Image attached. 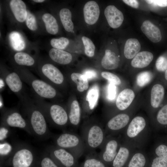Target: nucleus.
Here are the masks:
<instances>
[{
	"label": "nucleus",
	"mask_w": 167,
	"mask_h": 167,
	"mask_svg": "<svg viewBox=\"0 0 167 167\" xmlns=\"http://www.w3.org/2000/svg\"><path fill=\"white\" fill-rule=\"evenodd\" d=\"M21 101L23 110L29 125L32 135L38 138L45 139L51 136L45 117L41 108L26 97Z\"/></svg>",
	"instance_id": "obj_1"
},
{
	"label": "nucleus",
	"mask_w": 167,
	"mask_h": 167,
	"mask_svg": "<svg viewBox=\"0 0 167 167\" xmlns=\"http://www.w3.org/2000/svg\"><path fill=\"white\" fill-rule=\"evenodd\" d=\"M150 131L145 119L138 116L131 120L121 135L122 140L136 149H142L148 142Z\"/></svg>",
	"instance_id": "obj_2"
},
{
	"label": "nucleus",
	"mask_w": 167,
	"mask_h": 167,
	"mask_svg": "<svg viewBox=\"0 0 167 167\" xmlns=\"http://www.w3.org/2000/svg\"><path fill=\"white\" fill-rule=\"evenodd\" d=\"M81 135L84 142L85 153H96L104 143L106 135L105 127L101 125L94 123L85 124L81 128Z\"/></svg>",
	"instance_id": "obj_3"
},
{
	"label": "nucleus",
	"mask_w": 167,
	"mask_h": 167,
	"mask_svg": "<svg viewBox=\"0 0 167 167\" xmlns=\"http://www.w3.org/2000/svg\"><path fill=\"white\" fill-rule=\"evenodd\" d=\"M35 103L43 111L47 120L54 126L65 130L69 123L68 113L62 106L53 104L35 96Z\"/></svg>",
	"instance_id": "obj_4"
},
{
	"label": "nucleus",
	"mask_w": 167,
	"mask_h": 167,
	"mask_svg": "<svg viewBox=\"0 0 167 167\" xmlns=\"http://www.w3.org/2000/svg\"><path fill=\"white\" fill-rule=\"evenodd\" d=\"M23 81L27 84L35 94V96L42 99H52L57 95V92L54 87L43 80L36 78L25 70L16 71Z\"/></svg>",
	"instance_id": "obj_5"
},
{
	"label": "nucleus",
	"mask_w": 167,
	"mask_h": 167,
	"mask_svg": "<svg viewBox=\"0 0 167 167\" xmlns=\"http://www.w3.org/2000/svg\"><path fill=\"white\" fill-rule=\"evenodd\" d=\"M54 140V145L67 150L76 158L85 153L84 144L81 136L74 132L64 131L55 136Z\"/></svg>",
	"instance_id": "obj_6"
},
{
	"label": "nucleus",
	"mask_w": 167,
	"mask_h": 167,
	"mask_svg": "<svg viewBox=\"0 0 167 167\" xmlns=\"http://www.w3.org/2000/svg\"><path fill=\"white\" fill-rule=\"evenodd\" d=\"M122 141L121 135H106L105 141L99 148L98 157L108 166L111 165L117 154Z\"/></svg>",
	"instance_id": "obj_7"
},
{
	"label": "nucleus",
	"mask_w": 167,
	"mask_h": 167,
	"mask_svg": "<svg viewBox=\"0 0 167 167\" xmlns=\"http://www.w3.org/2000/svg\"><path fill=\"white\" fill-rule=\"evenodd\" d=\"M35 153L32 148L26 144L15 146L11 155L13 167H30L34 161Z\"/></svg>",
	"instance_id": "obj_8"
},
{
	"label": "nucleus",
	"mask_w": 167,
	"mask_h": 167,
	"mask_svg": "<svg viewBox=\"0 0 167 167\" xmlns=\"http://www.w3.org/2000/svg\"><path fill=\"white\" fill-rule=\"evenodd\" d=\"M1 113V125L9 127L20 128L32 135L27 120L23 117L18 110L16 109H6Z\"/></svg>",
	"instance_id": "obj_9"
},
{
	"label": "nucleus",
	"mask_w": 167,
	"mask_h": 167,
	"mask_svg": "<svg viewBox=\"0 0 167 167\" xmlns=\"http://www.w3.org/2000/svg\"><path fill=\"white\" fill-rule=\"evenodd\" d=\"M130 115L126 113L115 115L109 119L105 127L106 135H121L131 120Z\"/></svg>",
	"instance_id": "obj_10"
},
{
	"label": "nucleus",
	"mask_w": 167,
	"mask_h": 167,
	"mask_svg": "<svg viewBox=\"0 0 167 167\" xmlns=\"http://www.w3.org/2000/svg\"><path fill=\"white\" fill-rule=\"evenodd\" d=\"M46 152L54 161H57L63 167H74L76 157L67 150L55 145H50Z\"/></svg>",
	"instance_id": "obj_11"
},
{
	"label": "nucleus",
	"mask_w": 167,
	"mask_h": 167,
	"mask_svg": "<svg viewBox=\"0 0 167 167\" xmlns=\"http://www.w3.org/2000/svg\"><path fill=\"white\" fill-rule=\"evenodd\" d=\"M40 76L43 80L52 84L60 85L64 81V77L61 71L53 65L49 63L43 64L39 70Z\"/></svg>",
	"instance_id": "obj_12"
},
{
	"label": "nucleus",
	"mask_w": 167,
	"mask_h": 167,
	"mask_svg": "<svg viewBox=\"0 0 167 167\" xmlns=\"http://www.w3.org/2000/svg\"><path fill=\"white\" fill-rule=\"evenodd\" d=\"M137 149L122 140L118 151L111 167H126L133 154Z\"/></svg>",
	"instance_id": "obj_13"
},
{
	"label": "nucleus",
	"mask_w": 167,
	"mask_h": 167,
	"mask_svg": "<svg viewBox=\"0 0 167 167\" xmlns=\"http://www.w3.org/2000/svg\"><path fill=\"white\" fill-rule=\"evenodd\" d=\"M0 76L3 78L10 90L19 97L21 101L26 96L24 94L23 80L16 72L6 73Z\"/></svg>",
	"instance_id": "obj_14"
},
{
	"label": "nucleus",
	"mask_w": 167,
	"mask_h": 167,
	"mask_svg": "<svg viewBox=\"0 0 167 167\" xmlns=\"http://www.w3.org/2000/svg\"><path fill=\"white\" fill-rule=\"evenodd\" d=\"M104 14L108 24L112 28L119 27L123 21L122 12L113 5L107 6L104 11Z\"/></svg>",
	"instance_id": "obj_15"
},
{
	"label": "nucleus",
	"mask_w": 167,
	"mask_h": 167,
	"mask_svg": "<svg viewBox=\"0 0 167 167\" xmlns=\"http://www.w3.org/2000/svg\"><path fill=\"white\" fill-rule=\"evenodd\" d=\"M83 12L85 22L88 24L93 25L99 18L100 10L98 4L94 1H91L85 4Z\"/></svg>",
	"instance_id": "obj_16"
},
{
	"label": "nucleus",
	"mask_w": 167,
	"mask_h": 167,
	"mask_svg": "<svg viewBox=\"0 0 167 167\" xmlns=\"http://www.w3.org/2000/svg\"><path fill=\"white\" fill-rule=\"evenodd\" d=\"M150 157L142 149H137L126 167H150Z\"/></svg>",
	"instance_id": "obj_17"
},
{
	"label": "nucleus",
	"mask_w": 167,
	"mask_h": 167,
	"mask_svg": "<svg viewBox=\"0 0 167 167\" xmlns=\"http://www.w3.org/2000/svg\"><path fill=\"white\" fill-rule=\"evenodd\" d=\"M135 97L134 91L129 88H126L121 92L118 96L116 105L119 110L126 109L130 106Z\"/></svg>",
	"instance_id": "obj_18"
},
{
	"label": "nucleus",
	"mask_w": 167,
	"mask_h": 167,
	"mask_svg": "<svg viewBox=\"0 0 167 167\" xmlns=\"http://www.w3.org/2000/svg\"><path fill=\"white\" fill-rule=\"evenodd\" d=\"M141 29L147 38L152 42L157 43L161 39V35L159 28L150 21L143 22Z\"/></svg>",
	"instance_id": "obj_19"
},
{
	"label": "nucleus",
	"mask_w": 167,
	"mask_h": 167,
	"mask_svg": "<svg viewBox=\"0 0 167 167\" xmlns=\"http://www.w3.org/2000/svg\"><path fill=\"white\" fill-rule=\"evenodd\" d=\"M153 123V128L156 131L167 132V103L158 110Z\"/></svg>",
	"instance_id": "obj_20"
},
{
	"label": "nucleus",
	"mask_w": 167,
	"mask_h": 167,
	"mask_svg": "<svg viewBox=\"0 0 167 167\" xmlns=\"http://www.w3.org/2000/svg\"><path fill=\"white\" fill-rule=\"evenodd\" d=\"M165 90L164 86L160 84L154 85L151 92V105L152 108L157 109L160 106L164 98Z\"/></svg>",
	"instance_id": "obj_21"
},
{
	"label": "nucleus",
	"mask_w": 167,
	"mask_h": 167,
	"mask_svg": "<svg viewBox=\"0 0 167 167\" xmlns=\"http://www.w3.org/2000/svg\"><path fill=\"white\" fill-rule=\"evenodd\" d=\"M10 6L16 19L22 22L26 19L27 11L24 2L21 0H12L10 2Z\"/></svg>",
	"instance_id": "obj_22"
},
{
	"label": "nucleus",
	"mask_w": 167,
	"mask_h": 167,
	"mask_svg": "<svg viewBox=\"0 0 167 167\" xmlns=\"http://www.w3.org/2000/svg\"><path fill=\"white\" fill-rule=\"evenodd\" d=\"M153 58L152 53L147 51L138 53L131 62V65L135 68H143L148 66Z\"/></svg>",
	"instance_id": "obj_23"
},
{
	"label": "nucleus",
	"mask_w": 167,
	"mask_h": 167,
	"mask_svg": "<svg viewBox=\"0 0 167 167\" xmlns=\"http://www.w3.org/2000/svg\"><path fill=\"white\" fill-rule=\"evenodd\" d=\"M49 54L52 60L60 64H68L72 60L71 55L63 50L52 48L49 51Z\"/></svg>",
	"instance_id": "obj_24"
},
{
	"label": "nucleus",
	"mask_w": 167,
	"mask_h": 167,
	"mask_svg": "<svg viewBox=\"0 0 167 167\" xmlns=\"http://www.w3.org/2000/svg\"><path fill=\"white\" fill-rule=\"evenodd\" d=\"M68 114L69 123L73 129H77L81 118V109L77 101L74 100L71 102Z\"/></svg>",
	"instance_id": "obj_25"
},
{
	"label": "nucleus",
	"mask_w": 167,
	"mask_h": 167,
	"mask_svg": "<svg viewBox=\"0 0 167 167\" xmlns=\"http://www.w3.org/2000/svg\"><path fill=\"white\" fill-rule=\"evenodd\" d=\"M140 49V44L137 39L129 38L126 41L125 45L124 56L127 59H132L139 53Z\"/></svg>",
	"instance_id": "obj_26"
},
{
	"label": "nucleus",
	"mask_w": 167,
	"mask_h": 167,
	"mask_svg": "<svg viewBox=\"0 0 167 167\" xmlns=\"http://www.w3.org/2000/svg\"><path fill=\"white\" fill-rule=\"evenodd\" d=\"M119 62V58L114 52L109 49L105 50V54L101 61V64L103 68L107 70L115 69L118 67Z\"/></svg>",
	"instance_id": "obj_27"
},
{
	"label": "nucleus",
	"mask_w": 167,
	"mask_h": 167,
	"mask_svg": "<svg viewBox=\"0 0 167 167\" xmlns=\"http://www.w3.org/2000/svg\"><path fill=\"white\" fill-rule=\"evenodd\" d=\"M152 154L167 161V139L163 138L154 144Z\"/></svg>",
	"instance_id": "obj_28"
},
{
	"label": "nucleus",
	"mask_w": 167,
	"mask_h": 167,
	"mask_svg": "<svg viewBox=\"0 0 167 167\" xmlns=\"http://www.w3.org/2000/svg\"><path fill=\"white\" fill-rule=\"evenodd\" d=\"M11 45L13 49L17 51L24 49L25 46V43L22 36L18 32L13 31L9 36Z\"/></svg>",
	"instance_id": "obj_29"
},
{
	"label": "nucleus",
	"mask_w": 167,
	"mask_h": 167,
	"mask_svg": "<svg viewBox=\"0 0 167 167\" xmlns=\"http://www.w3.org/2000/svg\"><path fill=\"white\" fill-rule=\"evenodd\" d=\"M46 29L49 34H56L58 31V26L56 19L51 14L48 13L44 14L42 17Z\"/></svg>",
	"instance_id": "obj_30"
},
{
	"label": "nucleus",
	"mask_w": 167,
	"mask_h": 167,
	"mask_svg": "<svg viewBox=\"0 0 167 167\" xmlns=\"http://www.w3.org/2000/svg\"><path fill=\"white\" fill-rule=\"evenodd\" d=\"M59 16L65 30L69 32L72 31L74 28V24L71 20V11L67 8H62L60 11Z\"/></svg>",
	"instance_id": "obj_31"
},
{
	"label": "nucleus",
	"mask_w": 167,
	"mask_h": 167,
	"mask_svg": "<svg viewBox=\"0 0 167 167\" xmlns=\"http://www.w3.org/2000/svg\"><path fill=\"white\" fill-rule=\"evenodd\" d=\"M15 62L20 66H30L35 63L34 58L28 54L19 52L16 53L14 56Z\"/></svg>",
	"instance_id": "obj_32"
},
{
	"label": "nucleus",
	"mask_w": 167,
	"mask_h": 167,
	"mask_svg": "<svg viewBox=\"0 0 167 167\" xmlns=\"http://www.w3.org/2000/svg\"><path fill=\"white\" fill-rule=\"evenodd\" d=\"M71 80L76 83L78 90L83 92L88 89V79L84 75L77 73H73L71 74Z\"/></svg>",
	"instance_id": "obj_33"
},
{
	"label": "nucleus",
	"mask_w": 167,
	"mask_h": 167,
	"mask_svg": "<svg viewBox=\"0 0 167 167\" xmlns=\"http://www.w3.org/2000/svg\"><path fill=\"white\" fill-rule=\"evenodd\" d=\"M96 153L87 154V158L83 164V167H108L98 157H96Z\"/></svg>",
	"instance_id": "obj_34"
},
{
	"label": "nucleus",
	"mask_w": 167,
	"mask_h": 167,
	"mask_svg": "<svg viewBox=\"0 0 167 167\" xmlns=\"http://www.w3.org/2000/svg\"><path fill=\"white\" fill-rule=\"evenodd\" d=\"M99 91L97 87H93L88 92L86 97V100L89 103L90 109H93L96 105L99 96Z\"/></svg>",
	"instance_id": "obj_35"
},
{
	"label": "nucleus",
	"mask_w": 167,
	"mask_h": 167,
	"mask_svg": "<svg viewBox=\"0 0 167 167\" xmlns=\"http://www.w3.org/2000/svg\"><path fill=\"white\" fill-rule=\"evenodd\" d=\"M82 40L84 46L86 55L89 57H93L95 54V47L92 40L85 36L82 37Z\"/></svg>",
	"instance_id": "obj_36"
},
{
	"label": "nucleus",
	"mask_w": 167,
	"mask_h": 167,
	"mask_svg": "<svg viewBox=\"0 0 167 167\" xmlns=\"http://www.w3.org/2000/svg\"><path fill=\"white\" fill-rule=\"evenodd\" d=\"M152 73L148 71H145L139 73L136 78V83L140 87H143L148 84L152 78Z\"/></svg>",
	"instance_id": "obj_37"
},
{
	"label": "nucleus",
	"mask_w": 167,
	"mask_h": 167,
	"mask_svg": "<svg viewBox=\"0 0 167 167\" xmlns=\"http://www.w3.org/2000/svg\"><path fill=\"white\" fill-rule=\"evenodd\" d=\"M69 40L64 37L58 38H53L50 41V44L54 48L63 50L69 44Z\"/></svg>",
	"instance_id": "obj_38"
},
{
	"label": "nucleus",
	"mask_w": 167,
	"mask_h": 167,
	"mask_svg": "<svg viewBox=\"0 0 167 167\" xmlns=\"http://www.w3.org/2000/svg\"><path fill=\"white\" fill-rule=\"evenodd\" d=\"M15 146L13 147L9 143L4 141L0 142V154L1 156H4L11 155L14 149Z\"/></svg>",
	"instance_id": "obj_39"
},
{
	"label": "nucleus",
	"mask_w": 167,
	"mask_h": 167,
	"mask_svg": "<svg viewBox=\"0 0 167 167\" xmlns=\"http://www.w3.org/2000/svg\"><path fill=\"white\" fill-rule=\"evenodd\" d=\"M150 157V167H167V161L151 154Z\"/></svg>",
	"instance_id": "obj_40"
},
{
	"label": "nucleus",
	"mask_w": 167,
	"mask_h": 167,
	"mask_svg": "<svg viewBox=\"0 0 167 167\" xmlns=\"http://www.w3.org/2000/svg\"><path fill=\"white\" fill-rule=\"evenodd\" d=\"M101 76L108 80L110 83L115 85H119L121 84V81L119 78L116 75L112 73L103 71L101 73Z\"/></svg>",
	"instance_id": "obj_41"
},
{
	"label": "nucleus",
	"mask_w": 167,
	"mask_h": 167,
	"mask_svg": "<svg viewBox=\"0 0 167 167\" xmlns=\"http://www.w3.org/2000/svg\"><path fill=\"white\" fill-rule=\"evenodd\" d=\"M155 65L158 71L165 72L167 70V57L164 56L159 57L156 60Z\"/></svg>",
	"instance_id": "obj_42"
},
{
	"label": "nucleus",
	"mask_w": 167,
	"mask_h": 167,
	"mask_svg": "<svg viewBox=\"0 0 167 167\" xmlns=\"http://www.w3.org/2000/svg\"><path fill=\"white\" fill-rule=\"evenodd\" d=\"M44 153L41 162V167H58L46 152Z\"/></svg>",
	"instance_id": "obj_43"
},
{
	"label": "nucleus",
	"mask_w": 167,
	"mask_h": 167,
	"mask_svg": "<svg viewBox=\"0 0 167 167\" xmlns=\"http://www.w3.org/2000/svg\"><path fill=\"white\" fill-rule=\"evenodd\" d=\"M26 23L27 27L30 30L35 31L37 29V26L35 16L28 11H27Z\"/></svg>",
	"instance_id": "obj_44"
},
{
	"label": "nucleus",
	"mask_w": 167,
	"mask_h": 167,
	"mask_svg": "<svg viewBox=\"0 0 167 167\" xmlns=\"http://www.w3.org/2000/svg\"><path fill=\"white\" fill-rule=\"evenodd\" d=\"M9 127L1 125L0 129V142L5 141L8 136L10 133Z\"/></svg>",
	"instance_id": "obj_45"
},
{
	"label": "nucleus",
	"mask_w": 167,
	"mask_h": 167,
	"mask_svg": "<svg viewBox=\"0 0 167 167\" xmlns=\"http://www.w3.org/2000/svg\"><path fill=\"white\" fill-rule=\"evenodd\" d=\"M148 3L161 7L167 6L166 0H147L145 1Z\"/></svg>",
	"instance_id": "obj_46"
},
{
	"label": "nucleus",
	"mask_w": 167,
	"mask_h": 167,
	"mask_svg": "<svg viewBox=\"0 0 167 167\" xmlns=\"http://www.w3.org/2000/svg\"><path fill=\"white\" fill-rule=\"evenodd\" d=\"M116 95V87L115 85L110 83L108 88V97L110 100L114 99Z\"/></svg>",
	"instance_id": "obj_47"
},
{
	"label": "nucleus",
	"mask_w": 167,
	"mask_h": 167,
	"mask_svg": "<svg viewBox=\"0 0 167 167\" xmlns=\"http://www.w3.org/2000/svg\"><path fill=\"white\" fill-rule=\"evenodd\" d=\"M122 1L127 5L135 8H137L139 6L138 1L135 0H123Z\"/></svg>",
	"instance_id": "obj_48"
},
{
	"label": "nucleus",
	"mask_w": 167,
	"mask_h": 167,
	"mask_svg": "<svg viewBox=\"0 0 167 167\" xmlns=\"http://www.w3.org/2000/svg\"><path fill=\"white\" fill-rule=\"evenodd\" d=\"M0 110L2 113L6 109L4 107V101L1 94H0Z\"/></svg>",
	"instance_id": "obj_49"
},
{
	"label": "nucleus",
	"mask_w": 167,
	"mask_h": 167,
	"mask_svg": "<svg viewBox=\"0 0 167 167\" xmlns=\"http://www.w3.org/2000/svg\"><path fill=\"white\" fill-rule=\"evenodd\" d=\"M95 73L93 71H88L86 72L84 75L88 79V78H93L95 76Z\"/></svg>",
	"instance_id": "obj_50"
},
{
	"label": "nucleus",
	"mask_w": 167,
	"mask_h": 167,
	"mask_svg": "<svg viewBox=\"0 0 167 167\" xmlns=\"http://www.w3.org/2000/svg\"><path fill=\"white\" fill-rule=\"evenodd\" d=\"M0 92H1L4 90L5 86V84H6L3 78L1 76L0 79Z\"/></svg>",
	"instance_id": "obj_51"
},
{
	"label": "nucleus",
	"mask_w": 167,
	"mask_h": 167,
	"mask_svg": "<svg viewBox=\"0 0 167 167\" xmlns=\"http://www.w3.org/2000/svg\"><path fill=\"white\" fill-rule=\"evenodd\" d=\"M33 1L36 2H42L45 1L44 0H34Z\"/></svg>",
	"instance_id": "obj_52"
},
{
	"label": "nucleus",
	"mask_w": 167,
	"mask_h": 167,
	"mask_svg": "<svg viewBox=\"0 0 167 167\" xmlns=\"http://www.w3.org/2000/svg\"><path fill=\"white\" fill-rule=\"evenodd\" d=\"M164 77L165 80L167 81V70L165 72Z\"/></svg>",
	"instance_id": "obj_53"
},
{
	"label": "nucleus",
	"mask_w": 167,
	"mask_h": 167,
	"mask_svg": "<svg viewBox=\"0 0 167 167\" xmlns=\"http://www.w3.org/2000/svg\"><path fill=\"white\" fill-rule=\"evenodd\" d=\"M167 139V136L165 137Z\"/></svg>",
	"instance_id": "obj_54"
}]
</instances>
